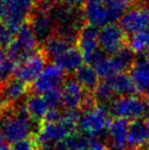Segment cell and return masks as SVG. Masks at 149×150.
Wrapping results in <instances>:
<instances>
[{
    "label": "cell",
    "instance_id": "obj_1",
    "mask_svg": "<svg viewBox=\"0 0 149 150\" xmlns=\"http://www.w3.org/2000/svg\"><path fill=\"white\" fill-rule=\"evenodd\" d=\"M36 134V122L27 113L24 104H0V134L9 143H16Z\"/></svg>",
    "mask_w": 149,
    "mask_h": 150
},
{
    "label": "cell",
    "instance_id": "obj_2",
    "mask_svg": "<svg viewBox=\"0 0 149 150\" xmlns=\"http://www.w3.org/2000/svg\"><path fill=\"white\" fill-rule=\"evenodd\" d=\"M80 117L78 110H66L56 122H41L35 134L40 150H50L54 145L64 142L71 134L76 132Z\"/></svg>",
    "mask_w": 149,
    "mask_h": 150
},
{
    "label": "cell",
    "instance_id": "obj_3",
    "mask_svg": "<svg viewBox=\"0 0 149 150\" xmlns=\"http://www.w3.org/2000/svg\"><path fill=\"white\" fill-rule=\"evenodd\" d=\"M109 113L117 119L139 120L149 117V101L144 96L126 95L115 97L108 107Z\"/></svg>",
    "mask_w": 149,
    "mask_h": 150
},
{
    "label": "cell",
    "instance_id": "obj_4",
    "mask_svg": "<svg viewBox=\"0 0 149 150\" xmlns=\"http://www.w3.org/2000/svg\"><path fill=\"white\" fill-rule=\"evenodd\" d=\"M40 47L41 46L35 38L29 23L27 22L20 28L13 42L6 49V55L18 64L40 51Z\"/></svg>",
    "mask_w": 149,
    "mask_h": 150
},
{
    "label": "cell",
    "instance_id": "obj_5",
    "mask_svg": "<svg viewBox=\"0 0 149 150\" xmlns=\"http://www.w3.org/2000/svg\"><path fill=\"white\" fill-rule=\"evenodd\" d=\"M109 122V110L105 105L96 104L81 115L78 128L80 132L91 138H98L107 133Z\"/></svg>",
    "mask_w": 149,
    "mask_h": 150
},
{
    "label": "cell",
    "instance_id": "obj_6",
    "mask_svg": "<svg viewBox=\"0 0 149 150\" xmlns=\"http://www.w3.org/2000/svg\"><path fill=\"white\" fill-rule=\"evenodd\" d=\"M66 80V73L55 63H50L32 84L31 89L35 94L44 95L52 91L60 90Z\"/></svg>",
    "mask_w": 149,
    "mask_h": 150
},
{
    "label": "cell",
    "instance_id": "obj_7",
    "mask_svg": "<svg viewBox=\"0 0 149 150\" xmlns=\"http://www.w3.org/2000/svg\"><path fill=\"white\" fill-rule=\"evenodd\" d=\"M35 0H5V18L4 22L9 28L18 32L29 20L34 9Z\"/></svg>",
    "mask_w": 149,
    "mask_h": 150
},
{
    "label": "cell",
    "instance_id": "obj_8",
    "mask_svg": "<svg viewBox=\"0 0 149 150\" xmlns=\"http://www.w3.org/2000/svg\"><path fill=\"white\" fill-rule=\"evenodd\" d=\"M99 45L107 56H112L128 45V36L117 23H109L99 30Z\"/></svg>",
    "mask_w": 149,
    "mask_h": 150
},
{
    "label": "cell",
    "instance_id": "obj_9",
    "mask_svg": "<svg viewBox=\"0 0 149 150\" xmlns=\"http://www.w3.org/2000/svg\"><path fill=\"white\" fill-rule=\"evenodd\" d=\"M28 23L41 47L55 33V24L51 16V12L42 11L35 8V6L29 16Z\"/></svg>",
    "mask_w": 149,
    "mask_h": 150
},
{
    "label": "cell",
    "instance_id": "obj_10",
    "mask_svg": "<svg viewBox=\"0 0 149 150\" xmlns=\"http://www.w3.org/2000/svg\"><path fill=\"white\" fill-rule=\"evenodd\" d=\"M47 61L45 54L40 50L28 59L18 63L14 77L26 84H33L47 67Z\"/></svg>",
    "mask_w": 149,
    "mask_h": 150
},
{
    "label": "cell",
    "instance_id": "obj_11",
    "mask_svg": "<svg viewBox=\"0 0 149 150\" xmlns=\"http://www.w3.org/2000/svg\"><path fill=\"white\" fill-rule=\"evenodd\" d=\"M88 94L89 92L84 89L75 78L66 79L60 89L61 105L66 110H78L82 107Z\"/></svg>",
    "mask_w": 149,
    "mask_h": 150
},
{
    "label": "cell",
    "instance_id": "obj_12",
    "mask_svg": "<svg viewBox=\"0 0 149 150\" xmlns=\"http://www.w3.org/2000/svg\"><path fill=\"white\" fill-rule=\"evenodd\" d=\"M28 84L24 83L18 78H12L2 84L0 94V104L14 105L18 104L26 96H28Z\"/></svg>",
    "mask_w": 149,
    "mask_h": 150
},
{
    "label": "cell",
    "instance_id": "obj_13",
    "mask_svg": "<svg viewBox=\"0 0 149 150\" xmlns=\"http://www.w3.org/2000/svg\"><path fill=\"white\" fill-rule=\"evenodd\" d=\"M83 12L86 23L96 28H102L110 23L107 8L101 0H86Z\"/></svg>",
    "mask_w": 149,
    "mask_h": 150
},
{
    "label": "cell",
    "instance_id": "obj_14",
    "mask_svg": "<svg viewBox=\"0 0 149 150\" xmlns=\"http://www.w3.org/2000/svg\"><path fill=\"white\" fill-rule=\"evenodd\" d=\"M129 71L137 92L147 94L149 92V57L147 54L138 56Z\"/></svg>",
    "mask_w": 149,
    "mask_h": 150
},
{
    "label": "cell",
    "instance_id": "obj_15",
    "mask_svg": "<svg viewBox=\"0 0 149 150\" xmlns=\"http://www.w3.org/2000/svg\"><path fill=\"white\" fill-rule=\"evenodd\" d=\"M148 144V129L143 120L130 122L127 145L130 150H145Z\"/></svg>",
    "mask_w": 149,
    "mask_h": 150
},
{
    "label": "cell",
    "instance_id": "obj_16",
    "mask_svg": "<svg viewBox=\"0 0 149 150\" xmlns=\"http://www.w3.org/2000/svg\"><path fill=\"white\" fill-rule=\"evenodd\" d=\"M24 106L29 117L35 122H38L40 124L43 122L47 113L51 109L45 96L40 94H35V93L30 95V96H27L26 100L24 102Z\"/></svg>",
    "mask_w": 149,
    "mask_h": 150
},
{
    "label": "cell",
    "instance_id": "obj_17",
    "mask_svg": "<svg viewBox=\"0 0 149 150\" xmlns=\"http://www.w3.org/2000/svg\"><path fill=\"white\" fill-rule=\"evenodd\" d=\"M129 120L114 117L110 120L107 129V136L112 144V148H124L127 144L129 133Z\"/></svg>",
    "mask_w": 149,
    "mask_h": 150
},
{
    "label": "cell",
    "instance_id": "obj_18",
    "mask_svg": "<svg viewBox=\"0 0 149 150\" xmlns=\"http://www.w3.org/2000/svg\"><path fill=\"white\" fill-rule=\"evenodd\" d=\"M74 46H77L76 44L72 43L68 40L64 39V38L60 37L58 35L54 34L52 37H50L45 43L43 44L41 50L45 56L47 57L48 61L49 60H55L58 56H60L62 53L68 51Z\"/></svg>",
    "mask_w": 149,
    "mask_h": 150
},
{
    "label": "cell",
    "instance_id": "obj_19",
    "mask_svg": "<svg viewBox=\"0 0 149 150\" xmlns=\"http://www.w3.org/2000/svg\"><path fill=\"white\" fill-rule=\"evenodd\" d=\"M83 62V54L78 46L72 47L54 60V63L58 65L66 74L76 73L77 69L84 64Z\"/></svg>",
    "mask_w": 149,
    "mask_h": 150
},
{
    "label": "cell",
    "instance_id": "obj_20",
    "mask_svg": "<svg viewBox=\"0 0 149 150\" xmlns=\"http://www.w3.org/2000/svg\"><path fill=\"white\" fill-rule=\"evenodd\" d=\"M105 81L109 84L114 95L117 97L133 95L137 92L131 77L127 73H117Z\"/></svg>",
    "mask_w": 149,
    "mask_h": 150
},
{
    "label": "cell",
    "instance_id": "obj_21",
    "mask_svg": "<svg viewBox=\"0 0 149 150\" xmlns=\"http://www.w3.org/2000/svg\"><path fill=\"white\" fill-rule=\"evenodd\" d=\"M74 78L77 82L87 92L93 93L95 88L99 84V76L96 71L95 67L87 63H84L81 67L77 69Z\"/></svg>",
    "mask_w": 149,
    "mask_h": 150
},
{
    "label": "cell",
    "instance_id": "obj_22",
    "mask_svg": "<svg viewBox=\"0 0 149 150\" xmlns=\"http://www.w3.org/2000/svg\"><path fill=\"white\" fill-rule=\"evenodd\" d=\"M109 57L117 73H127L135 62L136 53L127 45Z\"/></svg>",
    "mask_w": 149,
    "mask_h": 150
},
{
    "label": "cell",
    "instance_id": "obj_23",
    "mask_svg": "<svg viewBox=\"0 0 149 150\" xmlns=\"http://www.w3.org/2000/svg\"><path fill=\"white\" fill-rule=\"evenodd\" d=\"M107 8L110 23H114L134 5L133 0H102Z\"/></svg>",
    "mask_w": 149,
    "mask_h": 150
},
{
    "label": "cell",
    "instance_id": "obj_24",
    "mask_svg": "<svg viewBox=\"0 0 149 150\" xmlns=\"http://www.w3.org/2000/svg\"><path fill=\"white\" fill-rule=\"evenodd\" d=\"M128 45L135 53L149 51V30L128 37Z\"/></svg>",
    "mask_w": 149,
    "mask_h": 150
},
{
    "label": "cell",
    "instance_id": "obj_25",
    "mask_svg": "<svg viewBox=\"0 0 149 150\" xmlns=\"http://www.w3.org/2000/svg\"><path fill=\"white\" fill-rule=\"evenodd\" d=\"M92 95H93L96 103L101 105L110 104L112 101L115 98V95L112 89L105 80H102L99 82V84L93 91Z\"/></svg>",
    "mask_w": 149,
    "mask_h": 150
},
{
    "label": "cell",
    "instance_id": "obj_26",
    "mask_svg": "<svg viewBox=\"0 0 149 150\" xmlns=\"http://www.w3.org/2000/svg\"><path fill=\"white\" fill-rule=\"evenodd\" d=\"M92 138L82 132H74L68 137L64 144L68 150H88Z\"/></svg>",
    "mask_w": 149,
    "mask_h": 150
},
{
    "label": "cell",
    "instance_id": "obj_27",
    "mask_svg": "<svg viewBox=\"0 0 149 150\" xmlns=\"http://www.w3.org/2000/svg\"><path fill=\"white\" fill-rule=\"evenodd\" d=\"M16 64L13 60H11L7 55H5L1 60H0V82L5 83L8 80L12 79L16 75Z\"/></svg>",
    "mask_w": 149,
    "mask_h": 150
},
{
    "label": "cell",
    "instance_id": "obj_28",
    "mask_svg": "<svg viewBox=\"0 0 149 150\" xmlns=\"http://www.w3.org/2000/svg\"><path fill=\"white\" fill-rule=\"evenodd\" d=\"M16 32L8 27L4 21H0V46L3 49H7L16 38Z\"/></svg>",
    "mask_w": 149,
    "mask_h": 150
},
{
    "label": "cell",
    "instance_id": "obj_29",
    "mask_svg": "<svg viewBox=\"0 0 149 150\" xmlns=\"http://www.w3.org/2000/svg\"><path fill=\"white\" fill-rule=\"evenodd\" d=\"M95 69L97 71L99 78H101L102 80H106L108 78L112 77L113 75L117 74L114 69V67H113L112 60H110V57L107 56L106 58H104L102 61H100L97 65H95Z\"/></svg>",
    "mask_w": 149,
    "mask_h": 150
},
{
    "label": "cell",
    "instance_id": "obj_30",
    "mask_svg": "<svg viewBox=\"0 0 149 150\" xmlns=\"http://www.w3.org/2000/svg\"><path fill=\"white\" fill-rule=\"evenodd\" d=\"M12 150H40L36 139L29 137L12 144Z\"/></svg>",
    "mask_w": 149,
    "mask_h": 150
},
{
    "label": "cell",
    "instance_id": "obj_31",
    "mask_svg": "<svg viewBox=\"0 0 149 150\" xmlns=\"http://www.w3.org/2000/svg\"><path fill=\"white\" fill-rule=\"evenodd\" d=\"M88 150H112L108 145H106L103 141H101L98 138H92V141L90 143V146Z\"/></svg>",
    "mask_w": 149,
    "mask_h": 150
},
{
    "label": "cell",
    "instance_id": "obj_32",
    "mask_svg": "<svg viewBox=\"0 0 149 150\" xmlns=\"http://www.w3.org/2000/svg\"><path fill=\"white\" fill-rule=\"evenodd\" d=\"M58 3L64 4L66 6L74 8H83L86 0H56Z\"/></svg>",
    "mask_w": 149,
    "mask_h": 150
},
{
    "label": "cell",
    "instance_id": "obj_33",
    "mask_svg": "<svg viewBox=\"0 0 149 150\" xmlns=\"http://www.w3.org/2000/svg\"><path fill=\"white\" fill-rule=\"evenodd\" d=\"M0 150H10L9 142L2 134H0Z\"/></svg>",
    "mask_w": 149,
    "mask_h": 150
},
{
    "label": "cell",
    "instance_id": "obj_34",
    "mask_svg": "<svg viewBox=\"0 0 149 150\" xmlns=\"http://www.w3.org/2000/svg\"><path fill=\"white\" fill-rule=\"evenodd\" d=\"M5 18V0H0V21H4Z\"/></svg>",
    "mask_w": 149,
    "mask_h": 150
},
{
    "label": "cell",
    "instance_id": "obj_35",
    "mask_svg": "<svg viewBox=\"0 0 149 150\" xmlns=\"http://www.w3.org/2000/svg\"><path fill=\"white\" fill-rule=\"evenodd\" d=\"M50 150H68V147L66 146L64 142H61V143H58V144L54 145Z\"/></svg>",
    "mask_w": 149,
    "mask_h": 150
},
{
    "label": "cell",
    "instance_id": "obj_36",
    "mask_svg": "<svg viewBox=\"0 0 149 150\" xmlns=\"http://www.w3.org/2000/svg\"><path fill=\"white\" fill-rule=\"evenodd\" d=\"M5 55H6V51L1 47V46H0V60H1Z\"/></svg>",
    "mask_w": 149,
    "mask_h": 150
},
{
    "label": "cell",
    "instance_id": "obj_37",
    "mask_svg": "<svg viewBox=\"0 0 149 150\" xmlns=\"http://www.w3.org/2000/svg\"><path fill=\"white\" fill-rule=\"evenodd\" d=\"M134 4H140V3H145L147 2V0H133Z\"/></svg>",
    "mask_w": 149,
    "mask_h": 150
},
{
    "label": "cell",
    "instance_id": "obj_38",
    "mask_svg": "<svg viewBox=\"0 0 149 150\" xmlns=\"http://www.w3.org/2000/svg\"><path fill=\"white\" fill-rule=\"evenodd\" d=\"M146 125H147V129H148V144H147V147L149 148V117H147V120H146Z\"/></svg>",
    "mask_w": 149,
    "mask_h": 150
},
{
    "label": "cell",
    "instance_id": "obj_39",
    "mask_svg": "<svg viewBox=\"0 0 149 150\" xmlns=\"http://www.w3.org/2000/svg\"><path fill=\"white\" fill-rule=\"evenodd\" d=\"M112 150H130V149H126V148H112Z\"/></svg>",
    "mask_w": 149,
    "mask_h": 150
},
{
    "label": "cell",
    "instance_id": "obj_40",
    "mask_svg": "<svg viewBox=\"0 0 149 150\" xmlns=\"http://www.w3.org/2000/svg\"><path fill=\"white\" fill-rule=\"evenodd\" d=\"M146 98H147V100L149 101V92L147 93V94H146Z\"/></svg>",
    "mask_w": 149,
    "mask_h": 150
},
{
    "label": "cell",
    "instance_id": "obj_41",
    "mask_svg": "<svg viewBox=\"0 0 149 150\" xmlns=\"http://www.w3.org/2000/svg\"><path fill=\"white\" fill-rule=\"evenodd\" d=\"M1 88H2V85H1V82H0V94H1Z\"/></svg>",
    "mask_w": 149,
    "mask_h": 150
},
{
    "label": "cell",
    "instance_id": "obj_42",
    "mask_svg": "<svg viewBox=\"0 0 149 150\" xmlns=\"http://www.w3.org/2000/svg\"><path fill=\"white\" fill-rule=\"evenodd\" d=\"M38 1H39V0H35V3H36V2H38Z\"/></svg>",
    "mask_w": 149,
    "mask_h": 150
},
{
    "label": "cell",
    "instance_id": "obj_43",
    "mask_svg": "<svg viewBox=\"0 0 149 150\" xmlns=\"http://www.w3.org/2000/svg\"><path fill=\"white\" fill-rule=\"evenodd\" d=\"M147 55H148V57H149V51L147 52Z\"/></svg>",
    "mask_w": 149,
    "mask_h": 150
},
{
    "label": "cell",
    "instance_id": "obj_44",
    "mask_svg": "<svg viewBox=\"0 0 149 150\" xmlns=\"http://www.w3.org/2000/svg\"><path fill=\"white\" fill-rule=\"evenodd\" d=\"M147 2H149V0H147Z\"/></svg>",
    "mask_w": 149,
    "mask_h": 150
},
{
    "label": "cell",
    "instance_id": "obj_45",
    "mask_svg": "<svg viewBox=\"0 0 149 150\" xmlns=\"http://www.w3.org/2000/svg\"><path fill=\"white\" fill-rule=\"evenodd\" d=\"M145 150H149V149H145Z\"/></svg>",
    "mask_w": 149,
    "mask_h": 150
},
{
    "label": "cell",
    "instance_id": "obj_46",
    "mask_svg": "<svg viewBox=\"0 0 149 150\" xmlns=\"http://www.w3.org/2000/svg\"><path fill=\"white\" fill-rule=\"evenodd\" d=\"M2 1H4V0H2Z\"/></svg>",
    "mask_w": 149,
    "mask_h": 150
},
{
    "label": "cell",
    "instance_id": "obj_47",
    "mask_svg": "<svg viewBox=\"0 0 149 150\" xmlns=\"http://www.w3.org/2000/svg\"><path fill=\"white\" fill-rule=\"evenodd\" d=\"M101 1H102V0H101Z\"/></svg>",
    "mask_w": 149,
    "mask_h": 150
}]
</instances>
